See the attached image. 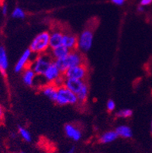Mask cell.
Instances as JSON below:
<instances>
[{
    "mask_svg": "<svg viewBox=\"0 0 152 153\" xmlns=\"http://www.w3.org/2000/svg\"><path fill=\"white\" fill-rule=\"evenodd\" d=\"M151 133H152V121H151Z\"/></svg>",
    "mask_w": 152,
    "mask_h": 153,
    "instance_id": "obj_33",
    "label": "cell"
},
{
    "mask_svg": "<svg viewBox=\"0 0 152 153\" xmlns=\"http://www.w3.org/2000/svg\"><path fill=\"white\" fill-rule=\"evenodd\" d=\"M53 62L54 61L50 54L44 53L38 54L37 58L31 62L30 67L33 70L37 76H43Z\"/></svg>",
    "mask_w": 152,
    "mask_h": 153,
    "instance_id": "obj_3",
    "label": "cell"
},
{
    "mask_svg": "<svg viewBox=\"0 0 152 153\" xmlns=\"http://www.w3.org/2000/svg\"><path fill=\"white\" fill-rule=\"evenodd\" d=\"M54 102L61 106L67 104L75 105L79 103V100L75 93L66 88L65 86L62 85L58 87L57 97Z\"/></svg>",
    "mask_w": 152,
    "mask_h": 153,
    "instance_id": "obj_4",
    "label": "cell"
},
{
    "mask_svg": "<svg viewBox=\"0 0 152 153\" xmlns=\"http://www.w3.org/2000/svg\"><path fill=\"white\" fill-rule=\"evenodd\" d=\"M3 1H4V0H0V3H1V2H3Z\"/></svg>",
    "mask_w": 152,
    "mask_h": 153,
    "instance_id": "obj_32",
    "label": "cell"
},
{
    "mask_svg": "<svg viewBox=\"0 0 152 153\" xmlns=\"http://www.w3.org/2000/svg\"><path fill=\"white\" fill-rule=\"evenodd\" d=\"M63 32L56 30L52 31L50 33V48H54L58 46L62 45V39H63Z\"/></svg>",
    "mask_w": 152,
    "mask_h": 153,
    "instance_id": "obj_15",
    "label": "cell"
},
{
    "mask_svg": "<svg viewBox=\"0 0 152 153\" xmlns=\"http://www.w3.org/2000/svg\"><path fill=\"white\" fill-rule=\"evenodd\" d=\"M15 153H25L24 152H15Z\"/></svg>",
    "mask_w": 152,
    "mask_h": 153,
    "instance_id": "obj_31",
    "label": "cell"
},
{
    "mask_svg": "<svg viewBox=\"0 0 152 153\" xmlns=\"http://www.w3.org/2000/svg\"><path fill=\"white\" fill-rule=\"evenodd\" d=\"M93 30L91 29H85L79 35L78 37V45L77 48L81 52H86L89 51L93 46Z\"/></svg>",
    "mask_w": 152,
    "mask_h": 153,
    "instance_id": "obj_5",
    "label": "cell"
},
{
    "mask_svg": "<svg viewBox=\"0 0 152 153\" xmlns=\"http://www.w3.org/2000/svg\"><path fill=\"white\" fill-rule=\"evenodd\" d=\"M88 75V67L86 64L79 65L67 69L63 73L65 79L85 80Z\"/></svg>",
    "mask_w": 152,
    "mask_h": 153,
    "instance_id": "obj_6",
    "label": "cell"
},
{
    "mask_svg": "<svg viewBox=\"0 0 152 153\" xmlns=\"http://www.w3.org/2000/svg\"><path fill=\"white\" fill-rule=\"evenodd\" d=\"M86 82L85 80L74 79H65L64 80V86H65L74 93L77 94L80 89L82 88V86L85 85Z\"/></svg>",
    "mask_w": 152,
    "mask_h": 153,
    "instance_id": "obj_9",
    "label": "cell"
},
{
    "mask_svg": "<svg viewBox=\"0 0 152 153\" xmlns=\"http://www.w3.org/2000/svg\"><path fill=\"white\" fill-rule=\"evenodd\" d=\"M6 153H9V152H6Z\"/></svg>",
    "mask_w": 152,
    "mask_h": 153,
    "instance_id": "obj_34",
    "label": "cell"
},
{
    "mask_svg": "<svg viewBox=\"0 0 152 153\" xmlns=\"http://www.w3.org/2000/svg\"><path fill=\"white\" fill-rule=\"evenodd\" d=\"M62 45L70 51L76 50L78 45V37L71 33H64Z\"/></svg>",
    "mask_w": 152,
    "mask_h": 153,
    "instance_id": "obj_10",
    "label": "cell"
},
{
    "mask_svg": "<svg viewBox=\"0 0 152 153\" xmlns=\"http://www.w3.org/2000/svg\"><path fill=\"white\" fill-rule=\"evenodd\" d=\"M65 132L66 135L75 142H78L82 138V131L77 127L71 124H67L65 126Z\"/></svg>",
    "mask_w": 152,
    "mask_h": 153,
    "instance_id": "obj_11",
    "label": "cell"
},
{
    "mask_svg": "<svg viewBox=\"0 0 152 153\" xmlns=\"http://www.w3.org/2000/svg\"><path fill=\"white\" fill-rule=\"evenodd\" d=\"M36 73L33 72V70L30 67H27V68L23 70V83L28 86H33L34 85V82L36 79Z\"/></svg>",
    "mask_w": 152,
    "mask_h": 153,
    "instance_id": "obj_14",
    "label": "cell"
},
{
    "mask_svg": "<svg viewBox=\"0 0 152 153\" xmlns=\"http://www.w3.org/2000/svg\"><path fill=\"white\" fill-rule=\"evenodd\" d=\"M133 114V111L130 109H122L116 113V116L121 118H128Z\"/></svg>",
    "mask_w": 152,
    "mask_h": 153,
    "instance_id": "obj_22",
    "label": "cell"
},
{
    "mask_svg": "<svg viewBox=\"0 0 152 153\" xmlns=\"http://www.w3.org/2000/svg\"><path fill=\"white\" fill-rule=\"evenodd\" d=\"M79 100V103H83L86 101L88 96H89V85L85 82V85H83L82 88L80 89V91L76 94Z\"/></svg>",
    "mask_w": 152,
    "mask_h": 153,
    "instance_id": "obj_19",
    "label": "cell"
},
{
    "mask_svg": "<svg viewBox=\"0 0 152 153\" xmlns=\"http://www.w3.org/2000/svg\"><path fill=\"white\" fill-rule=\"evenodd\" d=\"M18 132H19V134L20 135V137H21L25 142H31L32 137H31V134L30 133V131L27 130V128H23V127L22 126H19L18 127Z\"/></svg>",
    "mask_w": 152,
    "mask_h": 153,
    "instance_id": "obj_20",
    "label": "cell"
},
{
    "mask_svg": "<svg viewBox=\"0 0 152 153\" xmlns=\"http://www.w3.org/2000/svg\"><path fill=\"white\" fill-rule=\"evenodd\" d=\"M141 6H149L150 4L152 3V0H141Z\"/></svg>",
    "mask_w": 152,
    "mask_h": 153,
    "instance_id": "obj_24",
    "label": "cell"
},
{
    "mask_svg": "<svg viewBox=\"0 0 152 153\" xmlns=\"http://www.w3.org/2000/svg\"><path fill=\"white\" fill-rule=\"evenodd\" d=\"M25 16V12L19 7L15 8L13 13H12V17L15 18V19H24Z\"/></svg>",
    "mask_w": 152,
    "mask_h": 153,
    "instance_id": "obj_21",
    "label": "cell"
},
{
    "mask_svg": "<svg viewBox=\"0 0 152 153\" xmlns=\"http://www.w3.org/2000/svg\"><path fill=\"white\" fill-rule=\"evenodd\" d=\"M75 147H71L70 149H68V151L66 153H75Z\"/></svg>",
    "mask_w": 152,
    "mask_h": 153,
    "instance_id": "obj_28",
    "label": "cell"
},
{
    "mask_svg": "<svg viewBox=\"0 0 152 153\" xmlns=\"http://www.w3.org/2000/svg\"><path fill=\"white\" fill-rule=\"evenodd\" d=\"M111 2L116 6H123L125 2V0H111Z\"/></svg>",
    "mask_w": 152,
    "mask_h": 153,
    "instance_id": "obj_25",
    "label": "cell"
},
{
    "mask_svg": "<svg viewBox=\"0 0 152 153\" xmlns=\"http://www.w3.org/2000/svg\"><path fill=\"white\" fill-rule=\"evenodd\" d=\"M115 131L116 132L118 137L123 138H130L133 135L131 128L127 125H119L116 128Z\"/></svg>",
    "mask_w": 152,
    "mask_h": 153,
    "instance_id": "obj_17",
    "label": "cell"
},
{
    "mask_svg": "<svg viewBox=\"0 0 152 153\" xmlns=\"http://www.w3.org/2000/svg\"><path fill=\"white\" fill-rule=\"evenodd\" d=\"M12 136H13V138H15V137H16V134H13H13H12Z\"/></svg>",
    "mask_w": 152,
    "mask_h": 153,
    "instance_id": "obj_30",
    "label": "cell"
},
{
    "mask_svg": "<svg viewBox=\"0 0 152 153\" xmlns=\"http://www.w3.org/2000/svg\"><path fill=\"white\" fill-rule=\"evenodd\" d=\"M9 67V59L6 50L3 46H0V72L6 76Z\"/></svg>",
    "mask_w": 152,
    "mask_h": 153,
    "instance_id": "obj_16",
    "label": "cell"
},
{
    "mask_svg": "<svg viewBox=\"0 0 152 153\" xmlns=\"http://www.w3.org/2000/svg\"><path fill=\"white\" fill-rule=\"evenodd\" d=\"M62 76H63V73L60 71L54 62H53L42 76L47 83H54L56 80L58 79Z\"/></svg>",
    "mask_w": 152,
    "mask_h": 153,
    "instance_id": "obj_7",
    "label": "cell"
},
{
    "mask_svg": "<svg viewBox=\"0 0 152 153\" xmlns=\"http://www.w3.org/2000/svg\"><path fill=\"white\" fill-rule=\"evenodd\" d=\"M118 135L115 131H109L102 134L99 138V142L102 144L111 143L117 139Z\"/></svg>",
    "mask_w": 152,
    "mask_h": 153,
    "instance_id": "obj_18",
    "label": "cell"
},
{
    "mask_svg": "<svg viewBox=\"0 0 152 153\" xmlns=\"http://www.w3.org/2000/svg\"><path fill=\"white\" fill-rule=\"evenodd\" d=\"M137 10H138V12H140V13H142V12H144V10H145V7L142 6H139L138 8H137Z\"/></svg>",
    "mask_w": 152,
    "mask_h": 153,
    "instance_id": "obj_29",
    "label": "cell"
},
{
    "mask_svg": "<svg viewBox=\"0 0 152 153\" xmlns=\"http://www.w3.org/2000/svg\"><path fill=\"white\" fill-rule=\"evenodd\" d=\"M32 54L33 53L30 49H27V50L24 51V52L22 54L20 58H19V60L16 62V64L15 65V67H14L15 72L19 73V72H23V70L27 68V67H29L31 63L30 59Z\"/></svg>",
    "mask_w": 152,
    "mask_h": 153,
    "instance_id": "obj_8",
    "label": "cell"
},
{
    "mask_svg": "<svg viewBox=\"0 0 152 153\" xmlns=\"http://www.w3.org/2000/svg\"><path fill=\"white\" fill-rule=\"evenodd\" d=\"M70 51H71L69 49H67L63 45H61V46H58L57 48H52V51L50 54L52 58L54 59V61L62 60L68 55Z\"/></svg>",
    "mask_w": 152,
    "mask_h": 153,
    "instance_id": "obj_13",
    "label": "cell"
},
{
    "mask_svg": "<svg viewBox=\"0 0 152 153\" xmlns=\"http://www.w3.org/2000/svg\"><path fill=\"white\" fill-rule=\"evenodd\" d=\"M54 62L62 73L71 67L85 64V60L82 54L81 51L78 50L71 51L66 58H63L62 60H57Z\"/></svg>",
    "mask_w": 152,
    "mask_h": 153,
    "instance_id": "obj_1",
    "label": "cell"
},
{
    "mask_svg": "<svg viewBox=\"0 0 152 153\" xmlns=\"http://www.w3.org/2000/svg\"><path fill=\"white\" fill-rule=\"evenodd\" d=\"M2 13L6 16L8 13V6L6 4H3L2 6Z\"/></svg>",
    "mask_w": 152,
    "mask_h": 153,
    "instance_id": "obj_26",
    "label": "cell"
},
{
    "mask_svg": "<svg viewBox=\"0 0 152 153\" xmlns=\"http://www.w3.org/2000/svg\"><path fill=\"white\" fill-rule=\"evenodd\" d=\"M50 33L44 31L38 34L33 39L30 45V50L33 54H41L47 53L50 48Z\"/></svg>",
    "mask_w": 152,
    "mask_h": 153,
    "instance_id": "obj_2",
    "label": "cell"
},
{
    "mask_svg": "<svg viewBox=\"0 0 152 153\" xmlns=\"http://www.w3.org/2000/svg\"><path fill=\"white\" fill-rule=\"evenodd\" d=\"M106 108H107V111H110V112L113 111L116 109L115 101L113 100H109L107 101V103H106Z\"/></svg>",
    "mask_w": 152,
    "mask_h": 153,
    "instance_id": "obj_23",
    "label": "cell"
},
{
    "mask_svg": "<svg viewBox=\"0 0 152 153\" xmlns=\"http://www.w3.org/2000/svg\"><path fill=\"white\" fill-rule=\"evenodd\" d=\"M4 117V110L2 107L0 105V121L3 120Z\"/></svg>",
    "mask_w": 152,
    "mask_h": 153,
    "instance_id": "obj_27",
    "label": "cell"
},
{
    "mask_svg": "<svg viewBox=\"0 0 152 153\" xmlns=\"http://www.w3.org/2000/svg\"><path fill=\"white\" fill-rule=\"evenodd\" d=\"M41 92L44 96L47 97L49 100L55 101L56 97H57V93H58V87L53 83H47L42 86Z\"/></svg>",
    "mask_w": 152,
    "mask_h": 153,
    "instance_id": "obj_12",
    "label": "cell"
}]
</instances>
